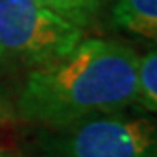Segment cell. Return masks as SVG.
Wrapping results in <instances>:
<instances>
[{"label":"cell","instance_id":"obj_1","mask_svg":"<svg viewBox=\"0 0 157 157\" xmlns=\"http://www.w3.org/2000/svg\"><path fill=\"white\" fill-rule=\"evenodd\" d=\"M138 59L132 48L106 38H82L63 57L30 68L17 97L29 123L59 129L140 104Z\"/></svg>","mask_w":157,"mask_h":157},{"label":"cell","instance_id":"obj_2","mask_svg":"<svg viewBox=\"0 0 157 157\" xmlns=\"http://www.w3.org/2000/svg\"><path fill=\"white\" fill-rule=\"evenodd\" d=\"M40 157H157V117L153 112L117 110L49 129Z\"/></svg>","mask_w":157,"mask_h":157},{"label":"cell","instance_id":"obj_3","mask_svg":"<svg viewBox=\"0 0 157 157\" xmlns=\"http://www.w3.org/2000/svg\"><path fill=\"white\" fill-rule=\"evenodd\" d=\"M83 36L82 27L40 0H0V63L36 68L66 55Z\"/></svg>","mask_w":157,"mask_h":157},{"label":"cell","instance_id":"obj_4","mask_svg":"<svg viewBox=\"0 0 157 157\" xmlns=\"http://www.w3.org/2000/svg\"><path fill=\"white\" fill-rule=\"evenodd\" d=\"M112 17L123 30L157 42V0H112Z\"/></svg>","mask_w":157,"mask_h":157},{"label":"cell","instance_id":"obj_5","mask_svg":"<svg viewBox=\"0 0 157 157\" xmlns=\"http://www.w3.org/2000/svg\"><path fill=\"white\" fill-rule=\"evenodd\" d=\"M40 2L85 30L102 12L106 0H40Z\"/></svg>","mask_w":157,"mask_h":157},{"label":"cell","instance_id":"obj_6","mask_svg":"<svg viewBox=\"0 0 157 157\" xmlns=\"http://www.w3.org/2000/svg\"><path fill=\"white\" fill-rule=\"evenodd\" d=\"M138 87L142 108L157 114V48L138 59Z\"/></svg>","mask_w":157,"mask_h":157},{"label":"cell","instance_id":"obj_7","mask_svg":"<svg viewBox=\"0 0 157 157\" xmlns=\"http://www.w3.org/2000/svg\"><path fill=\"white\" fill-rule=\"evenodd\" d=\"M0 157H13L12 153H8L6 150H2V148H0Z\"/></svg>","mask_w":157,"mask_h":157}]
</instances>
